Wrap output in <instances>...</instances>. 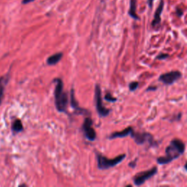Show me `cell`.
I'll list each match as a JSON object with an SVG mask.
<instances>
[{
    "instance_id": "obj_1",
    "label": "cell",
    "mask_w": 187,
    "mask_h": 187,
    "mask_svg": "<svg viewBox=\"0 0 187 187\" xmlns=\"http://www.w3.org/2000/svg\"><path fill=\"white\" fill-rule=\"evenodd\" d=\"M185 151V144L179 139H173L165 149L164 157L157 159L159 164H167L181 157Z\"/></svg>"
},
{
    "instance_id": "obj_2",
    "label": "cell",
    "mask_w": 187,
    "mask_h": 187,
    "mask_svg": "<svg viewBox=\"0 0 187 187\" xmlns=\"http://www.w3.org/2000/svg\"><path fill=\"white\" fill-rule=\"evenodd\" d=\"M56 82V86L54 92L55 96V105L56 109L59 112H66L68 104V95L64 91V84L60 78L54 79Z\"/></svg>"
},
{
    "instance_id": "obj_3",
    "label": "cell",
    "mask_w": 187,
    "mask_h": 187,
    "mask_svg": "<svg viewBox=\"0 0 187 187\" xmlns=\"http://www.w3.org/2000/svg\"><path fill=\"white\" fill-rule=\"evenodd\" d=\"M126 157V154H121L113 159H109L108 158L102 155L101 154L97 153V167L100 170H107L113 167H115L121 162Z\"/></svg>"
},
{
    "instance_id": "obj_4",
    "label": "cell",
    "mask_w": 187,
    "mask_h": 187,
    "mask_svg": "<svg viewBox=\"0 0 187 187\" xmlns=\"http://www.w3.org/2000/svg\"><path fill=\"white\" fill-rule=\"evenodd\" d=\"M157 171L158 170L157 167H154L153 168L150 169L149 170L138 172L137 174H136L133 178L134 184L137 186H141V185H143V183L146 182L147 180L150 179L151 178L155 175L157 173Z\"/></svg>"
},
{
    "instance_id": "obj_5",
    "label": "cell",
    "mask_w": 187,
    "mask_h": 187,
    "mask_svg": "<svg viewBox=\"0 0 187 187\" xmlns=\"http://www.w3.org/2000/svg\"><path fill=\"white\" fill-rule=\"evenodd\" d=\"M131 137L134 139L135 142L137 145H143L146 143H149L150 146H153L157 145V143L154 140L153 136L151 134L144 132V133H140V132H136L133 130L132 132Z\"/></svg>"
},
{
    "instance_id": "obj_6",
    "label": "cell",
    "mask_w": 187,
    "mask_h": 187,
    "mask_svg": "<svg viewBox=\"0 0 187 187\" xmlns=\"http://www.w3.org/2000/svg\"><path fill=\"white\" fill-rule=\"evenodd\" d=\"M102 92L99 85L97 84L95 86V99H96V108H97V113L101 117H105L108 116L110 113V110L105 108L102 103Z\"/></svg>"
},
{
    "instance_id": "obj_7",
    "label": "cell",
    "mask_w": 187,
    "mask_h": 187,
    "mask_svg": "<svg viewBox=\"0 0 187 187\" xmlns=\"http://www.w3.org/2000/svg\"><path fill=\"white\" fill-rule=\"evenodd\" d=\"M92 125H93V121L92 119L90 117H86L82 126V130L84 132L85 136L88 140L91 141H94L97 137V134Z\"/></svg>"
},
{
    "instance_id": "obj_8",
    "label": "cell",
    "mask_w": 187,
    "mask_h": 187,
    "mask_svg": "<svg viewBox=\"0 0 187 187\" xmlns=\"http://www.w3.org/2000/svg\"><path fill=\"white\" fill-rule=\"evenodd\" d=\"M182 77V75L179 71H171L167 73L161 74L159 76V81L165 85H172Z\"/></svg>"
},
{
    "instance_id": "obj_9",
    "label": "cell",
    "mask_w": 187,
    "mask_h": 187,
    "mask_svg": "<svg viewBox=\"0 0 187 187\" xmlns=\"http://www.w3.org/2000/svg\"><path fill=\"white\" fill-rule=\"evenodd\" d=\"M164 2L163 0H161L160 3H159V6L156 10L154 16V19L151 22V26L154 29H157L161 23V15L162 13L163 9H164Z\"/></svg>"
},
{
    "instance_id": "obj_10",
    "label": "cell",
    "mask_w": 187,
    "mask_h": 187,
    "mask_svg": "<svg viewBox=\"0 0 187 187\" xmlns=\"http://www.w3.org/2000/svg\"><path fill=\"white\" fill-rule=\"evenodd\" d=\"M133 132V129L132 127H127L123 131L116 132L111 134L109 137V139H115V138H122V137H127L129 135H131L132 132Z\"/></svg>"
},
{
    "instance_id": "obj_11",
    "label": "cell",
    "mask_w": 187,
    "mask_h": 187,
    "mask_svg": "<svg viewBox=\"0 0 187 187\" xmlns=\"http://www.w3.org/2000/svg\"><path fill=\"white\" fill-rule=\"evenodd\" d=\"M71 105L72 108H74V110H75V113L78 114H86L88 113V112H86V110H85L84 109L80 108L78 105V102L76 100L75 97V93H74V89L72 88L71 90Z\"/></svg>"
},
{
    "instance_id": "obj_12",
    "label": "cell",
    "mask_w": 187,
    "mask_h": 187,
    "mask_svg": "<svg viewBox=\"0 0 187 187\" xmlns=\"http://www.w3.org/2000/svg\"><path fill=\"white\" fill-rule=\"evenodd\" d=\"M136 8H137V1L136 0H130V6L129 10V15L130 17L135 20H139L138 16L136 13Z\"/></svg>"
},
{
    "instance_id": "obj_13",
    "label": "cell",
    "mask_w": 187,
    "mask_h": 187,
    "mask_svg": "<svg viewBox=\"0 0 187 187\" xmlns=\"http://www.w3.org/2000/svg\"><path fill=\"white\" fill-rule=\"evenodd\" d=\"M62 57V53H58V54H54V55H52L51 56L48 58V59H47V64L48 65H55L57 64L58 62H59V61L61 59Z\"/></svg>"
},
{
    "instance_id": "obj_14",
    "label": "cell",
    "mask_w": 187,
    "mask_h": 187,
    "mask_svg": "<svg viewBox=\"0 0 187 187\" xmlns=\"http://www.w3.org/2000/svg\"><path fill=\"white\" fill-rule=\"evenodd\" d=\"M23 124L21 123V121L19 119H16L15 121L12 122V130L14 133H19L23 130Z\"/></svg>"
},
{
    "instance_id": "obj_15",
    "label": "cell",
    "mask_w": 187,
    "mask_h": 187,
    "mask_svg": "<svg viewBox=\"0 0 187 187\" xmlns=\"http://www.w3.org/2000/svg\"><path fill=\"white\" fill-rule=\"evenodd\" d=\"M8 81V77H2L0 78V104L2 102V99L3 95H4V91H5V85L7 84Z\"/></svg>"
},
{
    "instance_id": "obj_16",
    "label": "cell",
    "mask_w": 187,
    "mask_h": 187,
    "mask_svg": "<svg viewBox=\"0 0 187 187\" xmlns=\"http://www.w3.org/2000/svg\"><path fill=\"white\" fill-rule=\"evenodd\" d=\"M139 86V83L137 81H132L129 84V88L131 92H135V91L138 88Z\"/></svg>"
},
{
    "instance_id": "obj_17",
    "label": "cell",
    "mask_w": 187,
    "mask_h": 187,
    "mask_svg": "<svg viewBox=\"0 0 187 187\" xmlns=\"http://www.w3.org/2000/svg\"><path fill=\"white\" fill-rule=\"evenodd\" d=\"M105 99H106L107 101L112 102H116V100H117V99H116V98H115V97H113V96L110 93H108V94H106V95H105Z\"/></svg>"
},
{
    "instance_id": "obj_18",
    "label": "cell",
    "mask_w": 187,
    "mask_h": 187,
    "mask_svg": "<svg viewBox=\"0 0 187 187\" xmlns=\"http://www.w3.org/2000/svg\"><path fill=\"white\" fill-rule=\"evenodd\" d=\"M168 57H169V55H168V54H160L159 56H157V58H156V59H158V60H163V59H168Z\"/></svg>"
},
{
    "instance_id": "obj_19",
    "label": "cell",
    "mask_w": 187,
    "mask_h": 187,
    "mask_svg": "<svg viewBox=\"0 0 187 187\" xmlns=\"http://www.w3.org/2000/svg\"><path fill=\"white\" fill-rule=\"evenodd\" d=\"M176 14H177L178 16H179V17H181V16H183V11L181 9H180L178 8H177L176 9Z\"/></svg>"
},
{
    "instance_id": "obj_20",
    "label": "cell",
    "mask_w": 187,
    "mask_h": 187,
    "mask_svg": "<svg viewBox=\"0 0 187 187\" xmlns=\"http://www.w3.org/2000/svg\"><path fill=\"white\" fill-rule=\"evenodd\" d=\"M157 89V86H149L146 89V92H151V91H156Z\"/></svg>"
},
{
    "instance_id": "obj_21",
    "label": "cell",
    "mask_w": 187,
    "mask_h": 187,
    "mask_svg": "<svg viewBox=\"0 0 187 187\" xmlns=\"http://www.w3.org/2000/svg\"><path fill=\"white\" fill-rule=\"evenodd\" d=\"M136 161H137V159H136L135 161H132V162H130V164H129V166L131 167L132 168H135L136 167Z\"/></svg>"
},
{
    "instance_id": "obj_22",
    "label": "cell",
    "mask_w": 187,
    "mask_h": 187,
    "mask_svg": "<svg viewBox=\"0 0 187 187\" xmlns=\"http://www.w3.org/2000/svg\"><path fill=\"white\" fill-rule=\"evenodd\" d=\"M34 1V0H23L22 1V3L23 5H26V4H28V3L29 2H32Z\"/></svg>"
},
{
    "instance_id": "obj_23",
    "label": "cell",
    "mask_w": 187,
    "mask_h": 187,
    "mask_svg": "<svg viewBox=\"0 0 187 187\" xmlns=\"http://www.w3.org/2000/svg\"><path fill=\"white\" fill-rule=\"evenodd\" d=\"M154 0H148V4L149 5L150 8H152V6H153V2H154Z\"/></svg>"
},
{
    "instance_id": "obj_24",
    "label": "cell",
    "mask_w": 187,
    "mask_h": 187,
    "mask_svg": "<svg viewBox=\"0 0 187 187\" xmlns=\"http://www.w3.org/2000/svg\"><path fill=\"white\" fill-rule=\"evenodd\" d=\"M184 168H185V170H186V171H187V162H186V164H185V165H184Z\"/></svg>"
}]
</instances>
